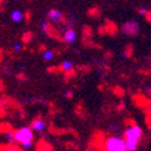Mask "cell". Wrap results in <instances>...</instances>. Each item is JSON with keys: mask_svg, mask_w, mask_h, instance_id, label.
<instances>
[{"mask_svg": "<svg viewBox=\"0 0 151 151\" xmlns=\"http://www.w3.org/2000/svg\"><path fill=\"white\" fill-rule=\"evenodd\" d=\"M1 151H22V150L15 145H6V146H3Z\"/></svg>", "mask_w": 151, "mask_h": 151, "instance_id": "7c38bea8", "label": "cell"}, {"mask_svg": "<svg viewBox=\"0 0 151 151\" xmlns=\"http://www.w3.org/2000/svg\"><path fill=\"white\" fill-rule=\"evenodd\" d=\"M76 40H78V34L73 28L67 29L64 32V34H63V41L65 44H74Z\"/></svg>", "mask_w": 151, "mask_h": 151, "instance_id": "52a82bcc", "label": "cell"}, {"mask_svg": "<svg viewBox=\"0 0 151 151\" xmlns=\"http://www.w3.org/2000/svg\"><path fill=\"white\" fill-rule=\"evenodd\" d=\"M53 57H55V52L52 51V50H45V51L42 52V58H44L46 62L52 60Z\"/></svg>", "mask_w": 151, "mask_h": 151, "instance_id": "8fae6325", "label": "cell"}, {"mask_svg": "<svg viewBox=\"0 0 151 151\" xmlns=\"http://www.w3.org/2000/svg\"><path fill=\"white\" fill-rule=\"evenodd\" d=\"M60 68H62L63 71H65V73L71 71V70L74 69V63H73L71 60H69V59H65V60H63V62H62Z\"/></svg>", "mask_w": 151, "mask_h": 151, "instance_id": "30bf717a", "label": "cell"}, {"mask_svg": "<svg viewBox=\"0 0 151 151\" xmlns=\"http://www.w3.org/2000/svg\"><path fill=\"white\" fill-rule=\"evenodd\" d=\"M73 96V91L71 90H69V91H67L65 93H64V97H67V98H70Z\"/></svg>", "mask_w": 151, "mask_h": 151, "instance_id": "2e32d148", "label": "cell"}, {"mask_svg": "<svg viewBox=\"0 0 151 151\" xmlns=\"http://www.w3.org/2000/svg\"><path fill=\"white\" fill-rule=\"evenodd\" d=\"M63 17H64V15H63V12L58 9H51L47 12V18L53 23H58L59 21L63 19Z\"/></svg>", "mask_w": 151, "mask_h": 151, "instance_id": "8992f818", "label": "cell"}, {"mask_svg": "<svg viewBox=\"0 0 151 151\" xmlns=\"http://www.w3.org/2000/svg\"><path fill=\"white\" fill-rule=\"evenodd\" d=\"M4 137L6 139L7 145H14V143H16V138H15V132L14 131H5L4 132Z\"/></svg>", "mask_w": 151, "mask_h": 151, "instance_id": "9c48e42d", "label": "cell"}, {"mask_svg": "<svg viewBox=\"0 0 151 151\" xmlns=\"http://www.w3.org/2000/svg\"><path fill=\"white\" fill-rule=\"evenodd\" d=\"M102 149L103 151H127L123 137L119 135H111L104 138L102 142Z\"/></svg>", "mask_w": 151, "mask_h": 151, "instance_id": "3957f363", "label": "cell"}, {"mask_svg": "<svg viewBox=\"0 0 151 151\" xmlns=\"http://www.w3.org/2000/svg\"><path fill=\"white\" fill-rule=\"evenodd\" d=\"M41 30H42V33H47L48 32V22L47 21H42L41 22Z\"/></svg>", "mask_w": 151, "mask_h": 151, "instance_id": "4fadbf2b", "label": "cell"}, {"mask_svg": "<svg viewBox=\"0 0 151 151\" xmlns=\"http://www.w3.org/2000/svg\"><path fill=\"white\" fill-rule=\"evenodd\" d=\"M15 138L16 143L23 149H30L34 142V131L28 126H23L15 131Z\"/></svg>", "mask_w": 151, "mask_h": 151, "instance_id": "7a4b0ae2", "label": "cell"}, {"mask_svg": "<svg viewBox=\"0 0 151 151\" xmlns=\"http://www.w3.org/2000/svg\"><path fill=\"white\" fill-rule=\"evenodd\" d=\"M143 138V129L138 124H128L123 131V139L126 143L127 151H137Z\"/></svg>", "mask_w": 151, "mask_h": 151, "instance_id": "6da1fadb", "label": "cell"}, {"mask_svg": "<svg viewBox=\"0 0 151 151\" xmlns=\"http://www.w3.org/2000/svg\"><path fill=\"white\" fill-rule=\"evenodd\" d=\"M14 50H15V51H21V50H22V45L21 44H15L14 45Z\"/></svg>", "mask_w": 151, "mask_h": 151, "instance_id": "9a60e30c", "label": "cell"}, {"mask_svg": "<svg viewBox=\"0 0 151 151\" xmlns=\"http://www.w3.org/2000/svg\"><path fill=\"white\" fill-rule=\"evenodd\" d=\"M138 12H139L140 15H143V16L149 15V10H147L146 7H139V10H138Z\"/></svg>", "mask_w": 151, "mask_h": 151, "instance_id": "5bb4252c", "label": "cell"}, {"mask_svg": "<svg viewBox=\"0 0 151 151\" xmlns=\"http://www.w3.org/2000/svg\"><path fill=\"white\" fill-rule=\"evenodd\" d=\"M46 127H47V123H46V121H45L44 119H41V117L34 119V120L32 121V123H30V128H32L34 132H37V133L44 132V131L46 129Z\"/></svg>", "mask_w": 151, "mask_h": 151, "instance_id": "5b68a950", "label": "cell"}, {"mask_svg": "<svg viewBox=\"0 0 151 151\" xmlns=\"http://www.w3.org/2000/svg\"><path fill=\"white\" fill-rule=\"evenodd\" d=\"M121 32L127 35V36H138L142 32V28H140V23L135 21V19H129V21H126L123 24H122V28H121Z\"/></svg>", "mask_w": 151, "mask_h": 151, "instance_id": "277c9868", "label": "cell"}, {"mask_svg": "<svg viewBox=\"0 0 151 151\" xmlns=\"http://www.w3.org/2000/svg\"><path fill=\"white\" fill-rule=\"evenodd\" d=\"M10 18L12 22H15V23H21L23 19H24V14L21 11V10H14V11H11V14H10Z\"/></svg>", "mask_w": 151, "mask_h": 151, "instance_id": "ba28073f", "label": "cell"}]
</instances>
